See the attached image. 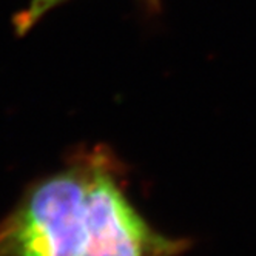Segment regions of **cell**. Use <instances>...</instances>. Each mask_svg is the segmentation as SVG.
<instances>
[{
  "label": "cell",
  "instance_id": "obj_2",
  "mask_svg": "<svg viewBox=\"0 0 256 256\" xmlns=\"http://www.w3.org/2000/svg\"><path fill=\"white\" fill-rule=\"evenodd\" d=\"M120 162L93 150L88 186V238L82 256H182L192 240L153 228L128 199Z\"/></svg>",
  "mask_w": 256,
  "mask_h": 256
},
{
  "label": "cell",
  "instance_id": "obj_3",
  "mask_svg": "<svg viewBox=\"0 0 256 256\" xmlns=\"http://www.w3.org/2000/svg\"><path fill=\"white\" fill-rule=\"evenodd\" d=\"M64 2H66V0H30L26 8L16 16L14 19L16 31L20 34L30 31L46 12H50L51 10H54ZM144 2H147L152 6L158 5V0H144Z\"/></svg>",
  "mask_w": 256,
  "mask_h": 256
},
{
  "label": "cell",
  "instance_id": "obj_1",
  "mask_svg": "<svg viewBox=\"0 0 256 256\" xmlns=\"http://www.w3.org/2000/svg\"><path fill=\"white\" fill-rule=\"evenodd\" d=\"M93 150L31 184L0 221V256H82Z\"/></svg>",
  "mask_w": 256,
  "mask_h": 256
}]
</instances>
